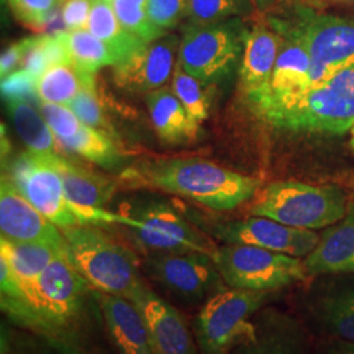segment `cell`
<instances>
[{
  "mask_svg": "<svg viewBox=\"0 0 354 354\" xmlns=\"http://www.w3.org/2000/svg\"><path fill=\"white\" fill-rule=\"evenodd\" d=\"M105 326L118 354H153L147 324L130 299L95 290Z\"/></svg>",
  "mask_w": 354,
  "mask_h": 354,
  "instance_id": "22",
  "label": "cell"
},
{
  "mask_svg": "<svg viewBox=\"0 0 354 354\" xmlns=\"http://www.w3.org/2000/svg\"><path fill=\"white\" fill-rule=\"evenodd\" d=\"M93 0H66L62 7V21L66 30H82L88 26Z\"/></svg>",
  "mask_w": 354,
  "mask_h": 354,
  "instance_id": "39",
  "label": "cell"
},
{
  "mask_svg": "<svg viewBox=\"0 0 354 354\" xmlns=\"http://www.w3.org/2000/svg\"><path fill=\"white\" fill-rule=\"evenodd\" d=\"M146 176L153 187L216 212L236 209L251 200L261 184L256 177L244 176L203 159L163 160L152 165Z\"/></svg>",
  "mask_w": 354,
  "mask_h": 354,
  "instance_id": "1",
  "label": "cell"
},
{
  "mask_svg": "<svg viewBox=\"0 0 354 354\" xmlns=\"http://www.w3.org/2000/svg\"><path fill=\"white\" fill-rule=\"evenodd\" d=\"M268 291L226 288L201 306L194 319V337L200 354H225L251 332L253 317L264 308Z\"/></svg>",
  "mask_w": 354,
  "mask_h": 354,
  "instance_id": "6",
  "label": "cell"
},
{
  "mask_svg": "<svg viewBox=\"0 0 354 354\" xmlns=\"http://www.w3.org/2000/svg\"><path fill=\"white\" fill-rule=\"evenodd\" d=\"M254 0H188V26H205L253 12Z\"/></svg>",
  "mask_w": 354,
  "mask_h": 354,
  "instance_id": "32",
  "label": "cell"
},
{
  "mask_svg": "<svg viewBox=\"0 0 354 354\" xmlns=\"http://www.w3.org/2000/svg\"><path fill=\"white\" fill-rule=\"evenodd\" d=\"M307 340L301 323L277 308H261L248 335L230 354H306Z\"/></svg>",
  "mask_w": 354,
  "mask_h": 354,
  "instance_id": "20",
  "label": "cell"
},
{
  "mask_svg": "<svg viewBox=\"0 0 354 354\" xmlns=\"http://www.w3.org/2000/svg\"><path fill=\"white\" fill-rule=\"evenodd\" d=\"M54 158L55 155L28 150L15 159L6 176L57 227L64 230L86 225L75 206L66 197L64 181Z\"/></svg>",
  "mask_w": 354,
  "mask_h": 354,
  "instance_id": "10",
  "label": "cell"
},
{
  "mask_svg": "<svg viewBox=\"0 0 354 354\" xmlns=\"http://www.w3.org/2000/svg\"><path fill=\"white\" fill-rule=\"evenodd\" d=\"M209 84L197 79L196 76L190 75L183 66L177 62L174 71L172 88L178 97V100L185 106L190 117L201 125L203 121L209 117L210 105H212V92Z\"/></svg>",
  "mask_w": 354,
  "mask_h": 354,
  "instance_id": "30",
  "label": "cell"
},
{
  "mask_svg": "<svg viewBox=\"0 0 354 354\" xmlns=\"http://www.w3.org/2000/svg\"><path fill=\"white\" fill-rule=\"evenodd\" d=\"M61 1H66V0H61Z\"/></svg>",
  "mask_w": 354,
  "mask_h": 354,
  "instance_id": "46",
  "label": "cell"
},
{
  "mask_svg": "<svg viewBox=\"0 0 354 354\" xmlns=\"http://www.w3.org/2000/svg\"><path fill=\"white\" fill-rule=\"evenodd\" d=\"M87 28L95 37L113 51L118 64L146 45V42L122 26L109 0H93Z\"/></svg>",
  "mask_w": 354,
  "mask_h": 354,
  "instance_id": "26",
  "label": "cell"
},
{
  "mask_svg": "<svg viewBox=\"0 0 354 354\" xmlns=\"http://www.w3.org/2000/svg\"><path fill=\"white\" fill-rule=\"evenodd\" d=\"M117 19L131 35L149 44L167 32L155 26L149 15V0H111Z\"/></svg>",
  "mask_w": 354,
  "mask_h": 354,
  "instance_id": "33",
  "label": "cell"
},
{
  "mask_svg": "<svg viewBox=\"0 0 354 354\" xmlns=\"http://www.w3.org/2000/svg\"><path fill=\"white\" fill-rule=\"evenodd\" d=\"M351 147H352L354 152V136H352V140H351Z\"/></svg>",
  "mask_w": 354,
  "mask_h": 354,
  "instance_id": "44",
  "label": "cell"
},
{
  "mask_svg": "<svg viewBox=\"0 0 354 354\" xmlns=\"http://www.w3.org/2000/svg\"><path fill=\"white\" fill-rule=\"evenodd\" d=\"M54 163L62 177L67 200L75 206L86 225H113L114 213L104 209L114 194L113 180L71 163L61 155H55Z\"/></svg>",
  "mask_w": 354,
  "mask_h": 354,
  "instance_id": "21",
  "label": "cell"
},
{
  "mask_svg": "<svg viewBox=\"0 0 354 354\" xmlns=\"http://www.w3.org/2000/svg\"><path fill=\"white\" fill-rule=\"evenodd\" d=\"M57 140L64 150L76 152L105 168H114L121 162V153L111 136L97 129L83 125L74 137Z\"/></svg>",
  "mask_w": 354,
  "mask_h": 354,
  "instance_id": "28",
  "label": "cell"
},
{
  "mask_svg": "<svg viewBox=\"0 0 354 354\" xmlns=\"http://www.w3.org/2000/svg\"><path fill=\"white\" fill-rule=\"evenodd\" d=\"M281 37L266 21L247 29L239 77L245 100L259 113L266 105L273 70L279 57Z\"/></svg>",
  "mask_w": 354,
  "mask_h": 354,
  "instance_id": "18",
  "label": "cell"
},
{
  "mask_svg": "<svg viewBox=\"0 0 354 354\" xmlns=\"http://www.w3.org/2000/svg\"><path fill=\"white\" fill-rule=\"evenodd\" d=\"M61 0H8L15 17L24 26L42 28L50 21Z\"/></svg>",
  "mask_w": 354,
  "mask_h": 354,
  "instance_id": "36",
  "label": "cell"
},
{
  "mask_svg": "<svg viewBox=\"0 0 354 354\" xmlns=\"http://www.w3.org/2000/svg\"><path fill=\"white\" fill-rule=\"evenodd\" d=\"M247 29L241 17L188 26L180 42L177 62L190 75L214 84L230 75L241 62Z\"/></svg>",
  "mask_w": 354,
  "mask_h": 354,
  "instance_id": "7",
  "label": "cell"
},
{
  "mask_svg": "<svg viewBox=\"0 0 354 354\" xmlns=\"http://www.w3.org/2000/svg\"><path fill=\"white\" fill-rule=\"evenodd\" d=\"M67 108H70L84 125L97 129L111 136V127L106 124L102 104L96 93V87L83 89L75 99L67 105Z\"/></svg>",
  "mask_w": 354,
  "mask_h": 354,
  "instance_id": "34",
  "label": "cell"
},
{
  "mask_svg": "<svg viewBox=\"0 0 354 354\" xmlns=\"http://www.w3.org/2000/svg\"><path fill=\"white\" fill-rule=\"evenodd\" d=\"M302 1L317 10H327L332 7L354 8V0H302Z\"/></svg>",
  "mask_w": 354,
  "mask_h": 354,
  "instance_id": "42",
  "label": "cell"
},
{
  "mask_svg": "<svg viewBox=\"0 0 354 354\" xmlns=\"http://www.w3.org/2000/svg\"><path fill=\"white\" fill-rule=\"evenodd\" d=\"M7 112L19 137L26 143L28 150L36 153L57 155V138L44 115L30 102L12 100L4 102Z\"/></svg>",
  "mask_w": 354,
  "mask_h": 354,
  "instance_id": "27",
  "label": "cell"
},
{
  "mask_svg": "<svg viewBox=\"0 0 354 354\" xmlns=\"http://www.w3.org/2000/svg\"><path fill=\"white\" fill-rule=\"evenodd\" d=\"M37 79L26 70H16L12 74L1 79V96L4 102L24 100L37 105L39 97L36 89Z\"/></svg>",
  "mask_w": 354,
  "mask_h": 354,
  "instance_id": "37",
  "label": "cell"
},
{
  "mask_svg": "<svg viewBox=\"0 0 354 354\" xmlns=\"http://www.w3.org/2000/svg\"><path fill=\"white\" fill-rule=\"evenodd\" d=\"M93 289L64 253L54 257L39 279V299L35 329L58 335L73 327Z\"/></svg>",
  "mask_w": 354,
  "mask_h": 354,
  "instance_id": "11",
  "label": "cell"
},
{
  "mask_svg": "<svg viewBox=\"0 0 354 354\" xmlns=\"http://www.w3.org/2000/svg\"><path fill=\"white\" fill-rule=\"evenodd\" d=\"M311 277L330 274H354V206L337 223L329 226L317 247L304 261Z\"/></svg>",
  "mask_w": 354,
  "mask_h": 354,
  "instance_id": "23",
  "label": "cell"
},
{
  "mask_svg": "<svg viewBox=\"0 0 354 354\" xmlns=\"http://www.w3.org/2000/svg\"><path fill=\"white\" fill-rule=\"evenodd\" d=\"M351 133H352V136H354V125H353V127H352V129H351Z\"/></svg>",
  "mask_w": 354,
  "mask_h": 354,
  "instance_id": "45",
  "label": "cell"
},
{
  "mask_svg": "<svg viewBox=\"0 0 354 354\" xmlns=\"http://www.w3.org/2000/svg\"><path fill=\"white\" fill-rule=\"evenodd\" d=\"M354 125V58L307 89L281 129L342 134Z\"/></svg>",
  "mask_w": 354,
  "mask_h": 354,
  "instance_id": "4",
  "label": "cell"
},
{
  "mask_svg": "<svg viewBox=\"0 0 354 354\" xmlns=\"http://www.w3.org/2000/svg\"><path fill=\"white\" fill-rule=\"evenodd\" d=\"M29 48V37L23 38L8 46L1 54L0 59V75L1 79L16 71L17 67H21L26 59V51Z\"/></svg>",
  "mask_w": 354,
  "mask_h": 354,
  "instance_id": "40",
  "label": "cell"
},
{
  "mask_svg": "<svg viewBox=\"0 0 354 354\" xmlns=\"http://www.w3.org/2000/svg\"><path fill=\"white\" fill-rule=\"evenodd\" d=\"M304 310L324 333L354 342V274L320 276L306 295Z\"/></svg>",
  "mask_w": 354,
  "mask_h": 354,
  "instance_id": "14",
  "label": "cell"
},
{
  "mask_svg": "<svg viewBox=\"0 0 354 354\" xmlns=\"http://www.w3.org/2000/svg\"><path fill=\"white\" fill-rule=\"evenodd\" d=\"M188 0H149V15L152 23L167 32L185 17Z\"/></svg>",
  "mask_w": 354,
  "mask_h": 354,
  "instance_id": "38",
  "label": "cell"
},
{
  "mask_svg": "<svg viewBox=\"0 0 354 354\" xmlns=\"http://www.w3.org/2000/svg\"><path fill=\"white\" fill-rule=\"evenodd\" d=\"M39 112L44 115L45 121L50 127L57 140H64L74 137L76 133L84 125L76 114L67 106L53 104V102H38Z\"/></svg>",
  "mask_w": 354,
  "mask_h": 354,
  "instance_id": "35",
  "label": "cell"
},
{
  "mask_svg": "<svg viewBox=\"0 0 354 354\" xmlns=\"http://www.w3.org/2000/svg\"><path fill=\"white\" fill-rule=\"evenodd\" d=\"M142 266L158 286L190 306H203L227 288L209 253H150Z\"/></svg>",
  "mask_w": 354,
  "mask_h": 354,
  "instance_id": "9",
  "label": "cell"
},
{
  "mask_svg": "<svg viewBox=\"0 0 354 354\" xmlns=\"http://www.w3.org/2000/svg\"><path fill=\"white\" fill-rule=\"evenodd\" d=\"M228 288L273 291L302 282L307 270L299 257L252 245L226 244L212 254Z\"/></svg>",
  "mask_w": 354,
  "mask_h": 354,
  "instance_id": "5",
  "label": "cell"
},
{
  "mask_svg": "<svg viewBox=\"0 0 354 354\" xmlns=\"http://www.w3.org/2000/svg\"><path fill=\"white\" fill-rule=\"evenodd\" d=\"M319 354H354V342L333 339L323 345Z\"/></svg>",
  "mask_w": 354,
  "mask_h": 354,
  "instance_id": "41",
  "label": "cell"
},
{
  "mask_svg": "<svg viewBox=\"0 0 354 354\" xmlns=\"http://www.w3.org/2000/svg\"><path fill=\"white\" fill-rule=\"evenodd\" d=\"M277 0H254V4L259 10H268L270 6H273Z\"/></svg>",
  "mask_w": 354,
  "mask_h": 354,
  "instance_id": "43",
  "label": "cell"
},
{
  "mask_svg": "<svg viewBox=\"0 0 354 354\" xmlns=\"http://www.w3.org/2000/svg\"><path fill=\"white\" fill-rule=\"evenodd\" d=\"M212 234L226 244L252 245L294 257L307 256L320 239V235L313 230L290 227L256 215L214 225Z\"/></svg>",
  "mask_w": 354,
  "mask_h": 354,
  "instance_id": "13",
  "label": "cell"
},
{
  "mask_svg": "<svg viewBox=\"0 0 354 354\" xmlns=\"http://www.w3.org/2000/svg\"><path fill=\"white\" fill-rule=\"evenodd\" d=\"M67 259L93 290L130 298L142 282L134 253L92 225L62 230Z\"/></svg>",
  "mask_w": 354,
  "mask_h": 354,
  "instance_id": "2",
  "label": "cell"
},
{
  "mask_svg": "<svg viewBox=\"0 0 354 354\" xmlns=\"http://www.w3.org/2000/svg\"><path fill=\"white\" fill-rule=\"evenodd\" d=\"M61 35L71 61L79 67L96 74L105 66L118 64L113 51L99 38L95 37L88 29L62 30Z\"/></svg>",
  "mask_w": 354,
  "mask_h": 354,
  "instance_id": "29",
  "label": "cell"
},
{
  "mask_svg": "<svg viewBox=\"0 0 354 354\" xmlns=\"http://www.w3.org/2000/svg\"><path fill=\"white\" fill-rule=\"evenodd\" d=\"M129 299L145 317L153 354H198L196 337L184 317L143 281Z\"/></svg>",
  "mask_w": 354,
  "mask_h": 354,
  "instance_id": "15",
  "label": "cell"
},
{
  "mask_svg": "<svg viewBox=\"0 0 354 354\" xmlns=\"http://www.w3.org/2000/svg\"><path fill=\"white\" fill-rule=\"evenodd\" d=\"M61 32L29 37V48L21 68L38 79L55 64L73 62Z\"/></svg>",
  "mask_w": 354,
  "mask_h": 354,
  "instance_id": "31",
  "label": "cell"
},
{
  "mask_svg": "<svg viewBox=\"0 0 354 354\" xmlns=\"http://www.w3.org/2000/svg\"><path fill=\"white\" fill-rule=\"evenodd\" d=\"M0 231L7 241L45 243L67 251L64 234L4 175L0 184Z\"/></svg>",
  "mask_w": 354,
  "mask_h": 354,
  "instance_id": "16",
  "label": "cell"
},
{
  "mask_svg": "<svg viewBox=\"0 0 354 354\" xmlns=\"http://www.w3.org/2000/svg\"><path fill=\"white\" fill-rule=\"evenodd\" d=\"M96 87V74L79 67L74 62L55 64L36 82L41 102L67 106L84 88Z\"/></svg>",
  "mask_w": 354,
  "mask_h": 354,
  "instance_id": "25",
  "label": "cell"
},
{
  "mask_svg": "<svg viewBox=\"0 0 354 354\" xmlns=\"http://www.w3.org/2000/svg\"><path fill=\"white\" fill-rule=\"evenodd\" d=\"M114 225L130 230L137 243L150 253L213 254L216 248L201 231L165 203H140L125 214L115 213Z\"/></svg>",
  "mask_w": 354,
  "mask_h": 354,
  "instance_id": "8",
  "label": "cell"
},
{
  "mask_svg": "<svg viewBox=\"0 0 354 354\" xmlns=\"http://www.w3.org/2000/svg\"><path fill=\"white\" fill-rule=\"evenodd\" d=\"M59 253L66 254L51 244L11 241L1 238L0 254L8 260L23 292V311L17 323L35 328L39 299V279Z\"/></svg>",
  "mask_w": 354,
  "mask_h": 354,
  "instance_id": "19",
  "label": "cell"
},
{
  "mask_svg": "<svg viewBox=\"0 0 354 354\" xmlns=\"http://www.w3.org/2000/svg\"><path fill=\"white\" fill-rule=\"evenodd\" d=\"M146 104L152 127L160 140L168 143L196 140L200 125L190 117L174 91L163 87L155 89L147 93Z\"/></svg>",
  "mask_w": 354,
  "mask_h": 354,
  "instance_id": "24",
  "label": "cell"
},
{
  "mask_svg": "<svg viewBox=\"0 0 354 354\" xmlns=\"http://www.w3.org/2000/svg\"><path fill=\"white\" fill-rule=\"evenodd\" d=\"M345 192L336 185H313L286 180L266 185L256 197L251 213L304 230L329 227L346 215Z\"/></svg>",
  "mask_w": 354,
  "mask_h": 354,
  "instance_id": "3",
  "label": "cell"
},
{
  "mask_svg": "<svg viewBox=\"0 0 354 354\" xmlns=\"http://www.w3.org/2000/svg\"><path fill=\"white\" fill-rule=\"evenodd\" d=\"M180 42L175 35H165L146 44L125 61L113 66L115 84L133 93H150L162 88L175 71Z\"/></svg>",
  "mask_w": 354,
  "mask_h": 354,
  "instance_id": "17",
  "label": "cell"
},
{
  "mask_svg": "<svg viewBox=\"0 0 354 354\" xmlns=\"http://www.w3.org/2000/svg\"><path fill=\"white\" fill-rule=\"evenodd\" d=\"M279 37L281 46L269 95L259 115L281 129L308 89L311 58L299 39L289 35Z\"/></svg>",
  "mask_w": 354,
  "mask_h": 354,
  "instance_id": "12",
  "label": "cell"
},
{
  "mask_svg": "<svg viewBox=\"0 0 354 354\" xmlns=\"http://www.w3.org/2000/svg\"><path fill=\"white\" fill-rule=\"evenodd\" d=\"M109 1H111V0H109Z\"/></svg>",
  "mask_w": 354,
  "mask_h": 354,
  "instance_id": "47",
  "label": "cell"
}]
</instances>
